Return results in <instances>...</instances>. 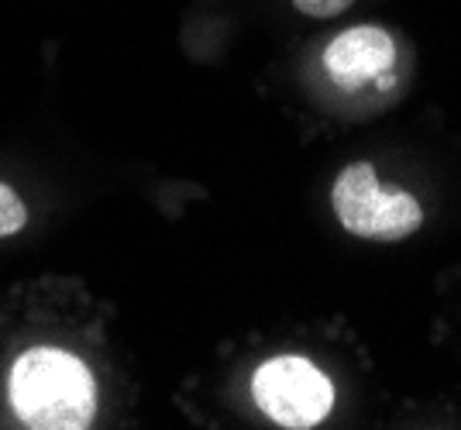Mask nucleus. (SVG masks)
Instances as JSON below:
<instances>
[{
	"instance_id": "1",
	"label": "nucleus",
	"mask_w": 461,
	"mask_h": 430,
	"mask_svg": "<svg viewBox=\"0 0 461 430\" xmlns=\"http://www.w3.org/2000/svg\"><path fill=\"white\" fill-rule=\"evenodd\" d=\"M11 407L32 430H83L96 417V382L73 352L32 348L14 362Z\"/></svg>"
},
{
	"instance_id": "2",
	"label": "nucleus",
	"mask_w": 461,
	"mask_h": 430,
	"mask_svg": "<svg viewBox=\"0 0 461 430\" xmlns=\"http://www.w3.org/2000/svg\"><path fill=\"white\" fill-rule=\"evenodd\" d=\"M330 211L351 237L396 245L423 228L420 200L406 190H385L372 162L345 166L330 186Z\"/></svg>"
},
{
	"instance_id": "3",
	"label": "nucleus",
	"mask_w": 461,
	"mask_h": 430,
	"mask_svg": "<svg viewBox=\"0 0 461 430\" xmlns=\"http://www.w3.org/2000/svg\"><path fill=\"white\" fill-rule=\"evenodd\" d=\"M251 396L272 424L310 430L334 410V382L303 354H279L251 375Z\"/></svg>"
},
{
	"instance_id": "4",
	"label": "nucleus",
	"mask_w": 461,
	"mask_h": 430,
	"mask_svg": "<svg viewBox=\"0 0 461 430\" xmlns=\"http://www.w3.org/2000/svg\"><path fill=\"white\" fill-rule=\"evenodd\" d=\"M396 66V39L379 24H355L327 41L324 69L334 86L358 90L379 83Z\"/></svg>"
},
{
	"instance_id": "5",
	"label": "nucleus",
	"mask_w": 461,
	"mask_h": 430,
	"mask_svg": "<svg viewBox=\"0 0 461 430\" xmlns=\"http://www.w3.org/2000/svg\"><path fill=\"white\" fill-rule=\"evenodd\" d=\"M24 220H28V207H24V200L18 196V190H11L7 183H0V237L21 231Z\"/></svg>"
},
{
	"instance_id": "6",
	"label": "nucleus",
	"mask_w": 461,
	"mask_h": 430,
	"mask_svg": "<svg viewBox=\"0 0 461 430\" xmlns=\"http://www.w3.org/2000/svg\"><path fill=\"white\" fill-rule=\"evenodd\" d=\"M355 0H293V7L307 18H338Z\"/></svg>"
}]
</instances>
